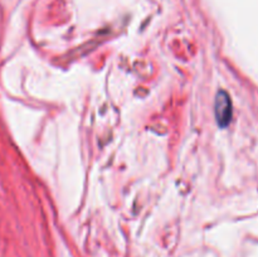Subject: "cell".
I'll return each instance as SVG.
<instances>
[{"label":"cell","mask_w":258,"mask_h":257,"mask_svg":"<svg viewBox=\"0 0 258 257\" xmlns=\"http://www.w3.org/2000/svg\"><path fill=\"white\" fill-rule=\"evenodd\" d=\"M232 101L226 91H218L214 102V113H216L217 122L221 127H226L232 120Z\"/></svg>","instance_id":"1"}]
</instances>
